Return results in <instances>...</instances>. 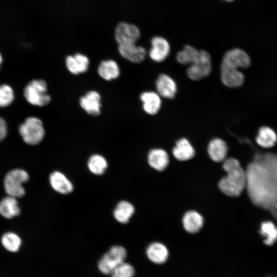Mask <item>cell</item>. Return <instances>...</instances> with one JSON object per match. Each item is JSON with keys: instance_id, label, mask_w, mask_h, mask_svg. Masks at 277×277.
Returning a JSON list of instances; mask_svg holds the SVG:
<instances>
[{"instance_id": "17", "label": "cell", "mask_w": 277, "mask_h": 277, "mask_svg": "<svg viewBox=\"0 0 277 277\" xmlns=\"http://www.w3.org/2000/svg\"><path fill=\"white\" fill-rule=\"evenodd\" d=\"M221 78L222 83L230 88L240 87L244 82V76L239 69L229 68H221Z\"/></svg>"}, {"instance_id": "24", "label": "cell", "mask_w": 277, "mask_h": 277, "mask_svg": "<svg viewBox=\"0 0 277 277\" xmlns=\"http://www.w3.org/2000/svg\"><path fill=\"white\" fill-rule=\"evenodd\" d=\"M134 212V207L131 203L122 201L116 205L113 211V216L117 222L125 224L129 222Z\"/></svg>"}, {"instance_id": "27", "label": "cell", "mask_w": 277, "mask_h": 277, "mask_svg": "<svg viewBox=\"0 0 277 277\" xmlns=\"http://www.w3.org/2000/svg\"><path fill=\"white\" fill-rule=\"evenodd\" d=\"M87 166L91 172L95 175H102L106 171L108 167V163L106 159L98 154L91 155L88 159Z\"/></svg>"}, {"instance_id": "13", "label": "cell", "mask_w": 277, "mask_h": 277, "mask_svg": "<svg viewBox=\"0 0 277 277\" xmlns=\"http://www.w3.org/2000/svg\"><path fill=\"white\" fill-rule=\"evenodd\" d=\"M118 49L123 57L133 63L142 62L146 55L145 49L136 44L120 45Z\"/></svg>"}, {"instance_id": "1", "label": "cell", "mask_w": 277, "mask_h": 277, "mask_svg": "<svg viewBox=\"0 0 277 277\" xmlns=\"http://www.w3.org/2000/svg\"><path fill=\"white\" fill-rule=\"evenodd\" d=\"M245 172L246 187L251 202L277 219V155L257 153Z\"/></svg>"}, {"instance_id": "2", "label": "cell", "mask_w": 277, "mask_h": 277, "mask_svg": "<svg viewBox=\"0 0 277 277\" xmlns=\"http://www.w3.org/2000/svg\"><path fill=\"white\" fill-rule=\"evenodd\" d=\"M223 167L227 174L220 181L219 188L227 195L239 196L246 187V172L238 160L234 158L225 160Z\"/></svg>"}, {"instance_id": "21", "label": "cell", "mask_w": 277, "mask_h": 277, "mask_svg": "<svg viewBox=\"0 0 277 277\" xmlns=\"http://www.w3.org/2000/svg\"><path fill=\"white\" fill-rule=\"evenodd\" d=\"M148 161L151 167L158 171H162L169 163V156L164 150L153 149L148 153Z\"/></svg>"}, {"instance_id": "34", "label": "cell", "mask_w": 277, "mask_h": 277, "mask_svg": "<svg viewBox=\"0 0 277 277\" xmlns=\"http://www.w3.org/2000/svg\"><path fill=\"white\" fill-rule=\"evenodd\" d=\"M2 62H3L2 56V55H1V54L0 53V66H1V64L2 63Z\"/></svg>"}, {"instance_id": "30", "label": "cell", "mask_w": 277, "mask_h": 277, "mask_svg": "<svg viewBox=\"0 0 277 277\" xmlns=\"http://www.w3.org/2000/svg\"><path fill=\"white\" fill-rule=\"evenodd\" d=\"M1 242L3 246L11 252H16L18 250L21 245V238L13 232H7L3 234Z\"/></svg>"}, {"instance_id": "22", "label": "cell", "mask_w": 277, "mask_h": 277, "mask_svg": "<svg viewBox=\"0 0 277 277\" xmlns=\"http://www.w3.org/2000/svg\"><path fill=\"white\" fill-rule=\"evenodd\" d=\"M16 198L8 195L0 201V214L7 219H12L20 214Z\"/></svg>"}, {"instance_id": "3", "label": "cell", "mask_w": 277, "mask_h": 277, "mask_svg": "<svg viewBox=\"0 0 277 277\" xmlns=\"http://www.w3.org/2000/svg\"><path fill=\"white\" fill-rule=\"evenodd\" d=\"M18 131L24 141L35 145L43 140L45 130L42 121L36 117H29L19 127Z\"/></svg>"}, {"instance_id": "12", "label": "cell", "mask_w": 277, "mask_h": 277, "mask_svg": "<svg viewBox=\"0 0 277 277\" xmlns=\"http://www.w3.org/2000/svg\"><path fill=\"white\" fill-rule=\"evenodd\" d=\"M67 70L72 74L78 75L86 72L89 67L88 57L81 53L67 56L65 61Z\"/></svg>"}, {"instance_id": "10", "label": "cell", "mask_w": 277, "mask_h": 277, "mask_svg": "<svg viewBox=\"0 0 277 277\" xmlns=\"http://www.w3.org/2000/svg\"><path fill=\"white\" fill-rule=\"evenodd\" d=\"M101 97L95 90L88 91L79 101L81 107L88 114L96 116L101 112Z\"/></svg>"}, {"instance_id": "4", "label": "cell", "mask_w": 277, "mask_h": 277, "mask_svg": "<svg viewBox=\"0 0 277 277\" xmlns=\"http://www.w3.org/2000/svg\"><path fill=\"white\" fill-rule=\"evenodd\" d=\"M24 96L30 104L38 106H44L51 101V97L47 93V85L43 80H33L30 82L24 89Z\"/></svg>"}, {"instance_id": "35", "label": "cell", "mask_w": 277, "mask_h": 277, "mask_svg": "<svg viewBox=\"0 0 277 277\" xmlns=\"http://www.w3.org/2000/svg\"><path fill=\"white\" fill-rule=\"evenodd\" d=\"M275 211H276V212L277 213V202H276V203L275 204Z\"/></svg>"}, {"instance_id": "18", "label": "cell", "mask_w": 277, "mask_h": 277, "mask_svg": "<svg viewBox=\"0 0 277 277\" xmlns=\"http://www.w3.org/2000/svg\"><path fill=\"white\" fill-rule=\"evenodd\" d=\"M100 76L106 81H112L118 77L120 69L118 64L113 60H108L102 61L97 68Z\"/></svg>"}, {"instance_id": "29", "label": "cell", "mask_w": 277, "mask_h": 277, "mask_svg": "<svg viewBox=\"0 0 277 277\" xmlns=\"http://www.w3.org/2000/svg\"><path fill=\"white\" fill-rule=\"evenodd\" d=\"M199 50L194 47L189 46H185L183 50L177 53L176 58L177 61L183 65H190L196 58Z\"/></svg>"}, {"instance_id": "14", "label": "cell", "mask_w": 277, "mask_h": 277, "mask_svg": "<svg viewBox=\"0 0 277 277\" xmlns=\"http://www.w3.org/2000/svg\"><path fill=\"white\" fill-rule=\"evenodd\" d=\"M157 93L163 97L172 99L177 91L176 84L174 81L166 74H160L156 79Z\"/></svg>"}, {"instance_id": "11", "label": "cell", "mask_w": 277, "mask_h": 277, "mask_svg": "<svg viewBox=\"0 0 277 277\" xmlns=\"http://www.w3.org/2000/svg\"><path fill=\"white\" fill-rule=\"evenodd\" d=\"M151 48L149 55L151 60L156 62L164 61L169 55L170 46L163 37L155 36L151 40Z\"/></svg>"}, {"instance_id": "32", "label": "cell", "mask_w": 277, "mask_h": 277, "mask_svg": "<svg viewBox=\"0 0 277 277\" xmlns=\"http://www.w3.org/2000/svg\"><path fill=\"white\" fill-rule=\"evenodd\" d=\"M134 273L133 266L124 262L117 266L111 274V277H133Z\"/></svg>"}, {"instance_id": "28", "label": "cell", "mask_w": 277, "mask_h": 277, "mask_svg": "<svg viewBox=\"0 0 277 277\" xmlns=\"http://www.w3.org/2000/svg\"><path fill=\"white\" fill-rule=\"evenodd\" d=\"M260 233L265 238L264 243L266 245L271 246L277 240V227L272 222H263L261 225Z\"/></svg>"}, {"instance_id": "33", "label": "cell", "mask_w": 277, "mask_h": 277, "mask_svg": "<svg viewBox=\"0 0 277 277\" xmlns=\"http://www.w3.org/2000/svg\"><path fill=\"white\" fill-rule=\"evenodd\" d=\"M7 134V125L5 120L0 117V141L3 140Z\"/></svg>"}, {"instance_id": "20", "label": "cell", "mask_w": 277, "mask_h": 277, "mask_svg": "<svg viewBox=\"0 0 277 277\" xmlns=\"http://www.w3.org/2000/svg\"><path fill=\"white\" fill-rule=\"evenodd\" d=\"M148 258L153 263L163 264L168 257V251L165 245L162 243L155 242L148 246L146 250Z\"/></svg>"}, {"instance_id": "16", "label": "cell", "mask_w": 277, "mask_h": 277, "mask_svg": "<svg viewBox=\"0 0 277 277\" xmlns=\"http://www.w3.org/2000/svg\"><path fill=\"white\" fill-rule=\"evenodd\" d=\"M49 181L52 188L60 193L66 194L73 189L71 181L60 171L53 172L50 175Z\"/></svg>"}, {"instance_id": "5", "label": "cell", "mask_w": 277, "mask_h": 277, "mask_svg": "<svg viewBox=\"0 0 277 277\" xmlns=\"http://www.w3.org/2000/svg\"><path fill=\"white\" fill-rule=\"evenodd\" d=\"M29 179L28 173L21 169H14L9 171L4 179V188L8 195L21 197L25 194L23 184Z\"/></svg>"}, {"instance_id": "23", "label": "cell", "mask_w": 277, "mask_h": 277, "mask_svg": "<svg viewBox=\"0 0 277 277\" xmlns=\"http://www.w3.org/2000/svg\"><path fill=\"white\" fill-rule=\"evenodd\" d=\"M172 152L174 156L180 161L188 160L195 154L194 148L186 138H181L177 141Z\"/></svg>"}, {"instance_id": "9", "label": "cell", "mask_w": 277, "mask_h": 277, "mask_svg": "<svg viewBox=\"0 0 277 277\" xmlns=\"http://www.w3.org/2000/svg\"><path fill=\"white\" fill-rule=\"evenodd\" d=\"M140 37V30L134 25L122 22L116 27L115 38L118 45L136 44Z\"/></svg>"}, {"instance_id": "7", "label": "cell", "mask_w": 277, "mask_h": 277, "mask_svg": "<svg viewBox=\"0 0 277 277\" xmlns=\"http://www.w3.org/2000/svg\"><path fill=\"white\" fill-rule=\"evenodd\" d=\"M211 69L210 54L205 50H200L195 60L187 68V74L190 79L197 81L209 75Z\"/></svg>"}, {"instance_id": "8", "label": "cell", "mask_w": 277, "mask_h": 277, "mask_svg": "<svg viewBox=\"0 0 277 277\" xmlns=\"http://www.w3.org/2000/svg\"><path fill=\"white\" fill-rule=\"evenodd\" d=\"M250 58L243 50L235 48L231 49L224 54L221 68H229L239 69L246 68L250 66Z\"/></svg>"}, {"instance_id": "15", "label": "cell", "mask_w": 277, "mask_h": 277, "mask_svg": "<svg viewBox=\"0 0 277 277\" xmlns=\"http://www.w3.org/2000/svg\"><path fill=\"white\" fill-rule=\"evenodd\" d=\"M143 108L145 112L150 115H154L159 111L161 106L160 95L153 91H146L140 95Z\"/></svg>"}, {"instance_id": "26", "label": "cell", "mask_w": 277, "mask_h": 277, "mask_svg": "<svg viewBox=\"0 0 277 277\" xmlns=\"http://www.w3.org/2000/svg\"><path fill=\"white\" fill-rule=\"evenodd\" d=\"M276 141V134L271 128L264 126L259 129L256 137V142L259 146L265 148H271Z\"/></svg>"}, {"instance_id": "19", "label": "cell", "mask_w": 277, "mask_h": 277, "mask_svg": "<svg viewBox=\"0 0 277 277\" xmlns=\"http://www.w3.org/2000/svg\"><path fill=\"white\" fill-rule=\"evenodd\" d=\"M226 143L222 139L215 138L212 140L208 147V152L210 158L216 162L225 160L227 153Z\"/></svg>"}, {"instance_id": "36", "label": "cell", "mask_w": 277, "mask_h": 277, "mask_svg": "<svg viewBox=\"0 0 277 277\" xmlns=\"http://www.w3.org/2000/svg\"><path fill=\"white\" fill-rule=\"evenodd\" d=\"M225 1H228V2H231V1H232L233 0H225Z\"/></svg>"}, {"instance_id": "25", "label": "cell", "mask_w": 277, "mask_h": 277, "mask_svg": "<svg viewBox=\"0 0 277 277\" xmlns=\"http://www.w3.org/2000/svg\"><path fill=\"white\" fill-rule=\"evenodd\" d=\"M203 218L199 213L190 211L186 213L183 219V226L189 232H198L203 225Z\"/></svg>"}, {"instance_id": "6", "label": "cell", "mask_w": 277, "mask_h": 277, "mask_svg": "<svg viewBox=\"0 0 277 277\" xmlns=\"http://www.w3.org/2000/svg\"><path fill=\"white\" fill-rule=\"evenodd\" d=\"M126 254V250L123 247L119 245L111 247L98 261L99 270L103 274H111L117 266L124 262Z\"/></svg>"}, {"instance_id": "31", "label": "cell", "mask_w": 277, "mask_h": 277, "mask_svg": "<svg viewBox=\"0 0 277 277\" xmlns=\"http://www.w3.org/2000/svg\"><path fill=\"white\" fill-rule=\"evenodd\" d=\"M14 100V92L9 85H0V107H5L12 103Z\"/></svg>"}]
</instances>
